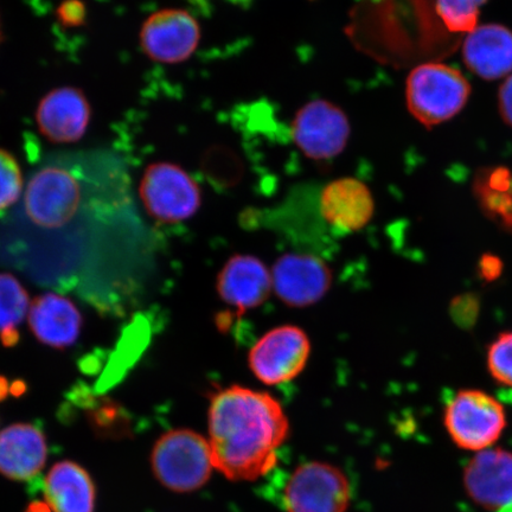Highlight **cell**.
<instances>
[{
    "instance_id": "obj_12",
    "label": "cell",
    "mask_w": 512,
    "mask_h": 512,
    "mask_svg": "<svg viewBox=\"0 0 512 512\" xmlns=\"http://www.w3.org/2000/svg\"><path fill=\"white\" fill-rule=\"evenodd\" d=\"M464 486L473 502L486 510L512 508V453L490 447L476 453L464 470Z\"/></svg>"
},
{
    "instance_id": "obj_18",
    "label": "cell",
    "mask_w": 512,
    "mask_h": 512,
    "mask_svg": "<svg viewBox=\"0 0 512 512\" xmlns=\"http://www.w3.org/2000/svg\"><path fill=\"white\" fill-rule=\"evenodd\" d=\"M44 497L53 512H94L95 485L79 464L63 460L44 479Z\"/></svg>"
},
{
    "instance_id": "obj_10",
    "label": "cell",
    "mask_w": 512,
    "mask_h": 512,
    "mask_svg": "<svg viewBox=\"0 0 512 512\" xmlns=\"http://www.w3.org/2000/svg\"><path fill=\"white\" fill-rule=\"evenodd\" d=\"M273 291L284 304L307 307L329 292L332 273L318 256L290 253L280 256L272 268Z\"/></svg>"
},
{
    "instance_id": "obj_8",
    "label": "cell",
    "mask_w": 512,
    "mask_h": 512,
    "mask_svg": "<svg viewBox=\"0 0 512 512\" xmlns=\"http://www.w3.org/2000/svg\"><path fill=\"white\" fill-rule=\"evenodd\" d=\"M293 139L307 157L328 160L344 150L350 136L347 115L336 105L315 100L300 108L293 121Z\"/></svg>"
},
{
    "instance_id": "obj_30",
    "label": "cell",
    "mask_w": 512,
    "mask_h": 512,
    "mask_svg": "<svg viewBox=\"0 0 512 512\" xmlns=\"http://www.w3.org/2000/svg\"><path fill=\"white\" fill-rule=\"evenodd\" d=\"M190 2L197 6H201V8H207L210 0H190Z\"/></svg>"
},
{
    "instance_id": "obj_22",
    "label": "cell",
    "mask_w": 512,
    "mask_h": 512,
    "mask_svg": "<svg viewBox=\"0 0 512 512\" xmlns=\"http://www.w3.org/2000/svg\"><path fill=\"white\" fill-rule=\"evenodd\" d=\"M22 190L21 166L12 153L0 149V214L14 206Z\"/></svg>"
},
{
    "instance_id": "obj_1",
    "label": "cell",
    "mask_w": 512,
    "mask_h": 512,
    "mask_svg": "<svg viewBox=\"0 0 512 512\" xmlns=\"http://www.w3.org/2000/svg\"><path fill=\"white\" fill-rule=\"evenodd\" d=\"M208 426L215 470L234 482L268 475L290 432L284 407L273 395L242 386L211 396Z\"/></svg>"
},
{
    "instance_id": "obj_16",
    "label": "cell",
    "mask_w": 512,
    "mask_h": 512,
    "mask_svg": "<svg viewBox=\"0 0 512 512\" xmlns=\"http://www.w3.org/2000/svg\"><path fill=\"white\" fill-rule=\"evenodd\" d=\"M466 67L484 80L505 78L512 72V32L499 24L480 25L467 34Z\"/></svg>"
},
{
    "instance_id": "obj_17",
    "label": "cell",
    "mask_w": 512,
    "mask_h": 512,
    "mask_svg": "<svg viewBox=\"0 0 512 512\" xmlns=\"http://www.w3.org/2000/svg\"><path fill=\"white\" fill-rule=\"evenodd\" d=\"M29 325L38 341L54 349H66L78 341L82 316L69 299L46 293L30 305Z\"/></svg>"
},
{
    "instance_id": "obj_21",
    "label": "cell",
    "mask_w": 512,
    "mask_h": 512,
    "mask_svg": "<svg viewBox=\"0 0 512 512\" xmlns=\"http://www.w3.org/2000/svg\"><path fill=\"white\" fill-rule=\"evenodd\" d=\"M488 0H437V11L445 27L469 34L478 27L480 8Z\"/></svg>"
},
{
    "instance_id": "obj_27",
    "label": "cell",
    "mask_w": 512,
    "mask_h": 512,
    "mask_svg": "<svg viewBox=\"0 0 512 512\" xmlns=\"http://www.w3.org/2000/svg\"><path fill=\"white\" fill-rule=\"evenodd\" d=\"M498 107L504 123L512 127V75L499 88Z\"/></svg>"
},
{
    "instance_id": "obj_11",
    "label": "cell",
    "mask_w": 512,
    "mask_h": 512,
    "mask_svg": "<svg viewBox=\"0 0 512 512\" xmlns=\"http://www.w3.org/2000/svg\"><path fill=\"white\" fill-rule=\"evenodd\" d=\"M92 107L81 89L64 86L53 89L38 104L36 123L42 136L55 144L76 143L85 136Z\"/></svg>"
},
{
    "instance_id": "obj_31",
    "label": "cell",
    "mask_w": 512,
    "mask_h": 512,
    "mask_svg": "<svg viewBox=\"0 0 512 512\" xmlns=\"http://www.w3.org/2000/svg\"><path fill=\"white\" fill-rule=\"evenodd\" d=\"M0 40H2V31H0Z\"/></svg>"
},
{
    "instance_id": "obj_23",
    "label": "cell",
    "mask_w": 512,
    "mask_h": 512,
    "mask_svg": "<svg viewBox=\"0 0 512 512\" xmlns=\"http://www.w3.org/2000/svg\"><path fill=\"white\" fill-rule=\"evenodd\" d=\"M486 364L498 383L512 387V331L503 332L490 345Z\"/></svg>"
},
{
    "instance_id": "obj_20",
    "label": "cell",
    "mask_w": 512,
    "mask_h": 512,
    "mask_svg": "<svg viewBox=\"0 0 512 512\" xmlns=\"http://www.w3.org/2000/svg\"><path fill=\"white\" fill-rule=\"evenodd\" d=\"M512 182L507 171L498 170L479 189L480 200L489 214L512 230Z\"/></svg>"
},
{
    "instance_id": "obj_26",
    "label": "cell",
    "mask_w": 512,
    "mask_h": 512,
    "mask_svg": "<svg viewBox=\"0 0 512 512\" xmlns=\"http://www.w3.org/2000/svg\"><path fill=\"white\" fill-rule=\"evenodd\" d=\"M478 271L480 277L488 283L497 280L503 273V261L496 255L485 254L479 260Z\"/></svg>"
},
{
    "instance_id": "obj_13",
    "label": "cell",
    "mask_w": 512,
    "mask_h": 512,
    "mask_svg": "<svg viewBox=\"0 0 512 512\" xmlns=\"http://www.w3.org/2000/svg\"><path fill=\"white\" fill-rule=\"evenodd\" d=\"M272 291L271 271L252 255L233 256L217 277L220 298L238 313L264 304Z\"/></svg>"
},
{
    "instance_id": "obj_6",
    "label": "cell",
    "mask_w": 512,
    "mask_h": 512,
    "mask_svg": "<svg viewBox=\"0 0 512 512\" xmlns=\"http://www.w3.org/2000/svg\"><path fill=\"white\" fill-rule=\"evenodd\" d=\"M140 196L153 219L163 223L189 220L201 206V189L187 171L176 164H151L140 183Z\"/></svg>"
},
{
    "instance_id": "obj_28",
    "label": "cell",
    "mask_w": 512,
    "mask_h": 512,
    "mask_svg": "<svg viewBox=\"0 0 512 512\" xmlns=\"http://www.w3.org/2000/svg\"><path fill=\"white\" fill-rule=\"evenodd\" d=\"M25 512H53L51 511L49 505L47 503L42 502H34L29 504V507Z\"/></svg>"
},
{
    "instance_id": "obj_3",
    "label": "cell",
    "mask_w": 512,
    "mask_h": 512,
    "mask_svg": "<svg viewBox=\"0 0 512 512\" xmlns=\"http://www.w3.org/2000/svg\"><path fill=\"white\" fill-rule=\"evenodd\" d=\"M470 94L465 76L446 64H422L408 76V110L428 127L452 119L463 110Z\"/></svg>"
},
{
    "instance_id": "obj_25",
    "label": "cell",
    "mask_w": 512,
    "mask_h": 512,
    "mask_svg": "<svg viewBox=\"0 0 512 512\" xmlns=\"http://www.w3.org/2000/svg\"><path fill=\"white\" fill-rule=\"evenodd\" d=\"M452 313L457 323L467 326L476 320L478 303L475 298L469 296L457 298L453 303Z\"/></svg>"
},
{
    "instance_id": "obj_15",
    "label": "cell",
    "mask_w": 512,
    "mask_h": 512,
    "mask_svg": "<svg viewBox=\"0 0 512 512\" xmlns=\"http://www.w3.org/2000/svg\"><path fill=\"white\" fill-rule=\"evenodd\" d=\"M48 458L46 435L32 424H15L0 432V475L27 482L41 473Z\"/></svg>"
},
{
    "instance_id": "obj_4",
    "label": "cell",
    "mask_w": 512,
    "mask_h": 512,
    "mask_svg": "<svg viewBox=\"0 0 512 512\" xmlns=\"http://www.w3.org/2000/svg\"><path fill=\"white\" fill-rule=\"evenodd\" d=\"M444 424L454 444L477 453L488 450L502 437L507 414L494 396L478 389H465L447 403Z\"/></svg>"
},
{
    "instance_id": "obj_19",
    "label": "cell",
    "mask_w": 512,
    "mask_h": 512,
    "mask_svg": "<svg viewBox=\"0 0 512 512\" xmlns=\"http://www.w3.org/2000/svg\"><path fill=\"white\" fill-rule=\"evenodd\" d=\"M29 310V296L23 285L14 275L0 273V342L4 347L18 343V326Z\"/></svg>"
},
{
    "instance_id": "obj_14",
    "label": "cell",
    "mask_w": 512,
    "mask_h": 512,
    "mask_svg": "<svg viewBox=\"0 0 512 512\" xmlns=\"http://www.w3.org/2000/svg\"><path fill=\"white\" fill-rule=\"evenodd\" d=\"M319 204L325 222L345 234L366 227L375 210L371 191L355 178H339L325 185Z\"/></svg>"
},
{
    "instance_id": "obj_29",
    "label": "cell",
    "mask_w": 512,
    "mask_h": 512,
    "mask_svg": "<svg viewBox=\"0 0 512 512\" xmlns=\"http://www.w3.org/2000/svg\"><path fill=\"white\" fill-rule=\"evenodd\" d=\"M10 386L8 381L0 377V401L4 400L10 393Z\"/></svg>"
},
{
    "instance_id": "obj_9",
    "label": "cell",
    "mask_w": 512,
    "mask_h": 512,
    "mask_svg": "<svg viewBox=\"0 0 512 512\" xmlns=\"http://www.w3.org/2000/svg\"><path fill=\"white\" fill-rule=\"evenodd\" d=\"M196 19L181 9L159 10L143 23L139 40L151 60L175 64L188 60L200 43Z\"/></svg>"
},
{
    "instance_id": "obj_5",
    "label": "cell",
    "mask_w": 512,
    "mask_h": 512,
    "mask_svg": "<svg viewBox=\"0 0 512 512\" xmlns=\"http://www.w3.org/2000/svg\"><path fill=\"white\" fill-rule=\"evenodd\" d=\"M352 497L347 475L335 465H299L285 479L280 504L285 512H347Z\"/></svg>"
},
{
    "instance_id": "obj_24",
    "label": "cell",
    "mask_w": 512,
    "mask_h": 512,
    "mask_svg": "<svg viewBox=\"0 0 512 512\" xmlns=\"http://www.w3.org/2000/svg\"><path fill=\"white\" fill-rule=\"evenodd\" d=\"M57 16L67 27H80L85 23L86 6L81 0H66L57 10Z\"/></svg>"
},
{
    "instance_id": "obj_2",
    "label": "cell",
    "mask_w": 512,
    "mask_h": 512,
    "mask_svg": "<svg viewBox=\"0 0 512 512\" xmlns=\"http://www.w3.org/2000/svg\"><path fill=\"white\" fill-rule=\"evenodd\" d=\"M151 465L159 483L177 494L201 489L215 470L209 440L185 428L165 433L157 440Z\"/></svg>"
},
{
    "instance_id": "obj_7",
    "label": "cell",
    "mask_w": 512,
    "mask_h": 512,
    "mask_svg": "<svg viewBox=\"0 0 512 512\" xmlns=\"http://www.w3.org/2000/svg\"><path fill=\"white\" fill-rule=\"evenodd\" d=\"M310 355L311 341L306 332L298 326L281 325L253 345L248 366L266 386H279L302 374Z\"/></svg>"
}]
</instances>
